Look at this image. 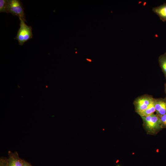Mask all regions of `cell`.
Here are the masks:
<instances>
[{
    "label": "cell",
    "instance_id": "cell-1",
    "mask_svg": "<svg viewBox=\"0 0 166 166\" xmlns=\"http://www.w3.org/2000/svg\"><path fill=\"white\" fill-rule=\"evenodd\" d=\"M19 18L20 21V28L14 39L18 40L19 45H23L25 42L32 38V27L27 25L22 19Z\"/></svg>",
    "mask_w": 166,
    "mask_h": 166
},
{
    "label": "cell",
    "instance_id": "cell-2",
    "mask_svg": "<svg viewBox=\"0 0 166 166\" xmlns=\"http://www.w3.org/2000/svg\"><path fill=\"white\" fill-rule=\"evenodd\" d=\"M7 13L16 16L26 22L22 4L19 0H7Z\"/></svg>",
    "mask_w": 166,
    "mask_h": 166
},
{
    "label": "cell",
    "instance_id": "cell-3",
    "mask_svg": "<svg viewBox=\"0 0 166 166\" xmlns=\"http://www.w3.org/2000/svg\"><path fill=\"white\" fill-rule=\"evenodd\" d=\"M144 126L150 133H154L162 127L159 116L154 113L147 117H141Z\"/></svg>",
    "mask_w": 166,
    "mask_h": 166
},
{
    "label": "cell",
    "instance_id": "cell-4",
    "mask_svg": "<svg viewBox=\"0 0 166 166\" xmlns=\"http://www.w3.org/2000/svg\"><path fill=\"white\" fill-rule=\"evenodd\" d=\"M8 153V158H0V166H22L23 160L19 157L17 152L13 153L9 151Z\"/></svg>",
    "mask_w": 166,
    "mask_h": 166
},
{
    "label": "cell",
    "instance_id": "cell-5",
    "mask_svg": "<svg viewBox=\"0 0 166 166\" xmlns=\"http://www.w3.org/2000/svg\"><path fill=\"white\" fill-rule=\"evenodd\" d=\"M152 97L144 95L136 98L134 101L135 110L139 114L144 111L154 100Z\"/></svg>",
    "mask_w": 166,
    "mask_h": 166
},
{
    "label": "cell",
    "instance_id": "cell-6",
    "mask_svg": "<svg viewBox=\"0 0 166 166\" xmlns=\"http://www.w3.org/2000/svg\"><path fill=\"white\" fill-rule=\"evenodd\" d=\"M155 111L158 116L166 114V97L154 99Z\"/></svg>",
    "mask_w": 166,
    "mask_h": 166
},
{
    "label": "cell",
    "instance_id": "cell-7",
    "mask_svg": "<svg viewBox=\"0 0 166 166\" xmlns=\"http://www.w3.org/2000/svg\"><path fill=\"white\" fill-rule=\"evenodd\" d=\"M152 11L162 21L166 22V3L153 8Z\"/></svg>",
    "mask_w": 166,
    "mask_h": 166
},
{
    "label": "cell",
    "instance_id": "cell-8",
    "mask_svg": "<svg viewBox=\"0 0 166 166\" xmlns=\"http://www.w3.org/2000/svg\"><path fill=\"white\" fill-rule=\"evenodd\" d=\"M155 111L154 100L149 105L147 109L139 115L141 117H147L154 113Z\"/></svg>",
    "mask_w": 166,
    "mask_h": 166
},
{
    "label": "cell",
    "instance_id": "cell-9",
    "mask_svg": "<svg viewBox=\"0 0 166 166\" xmlns=\"http://www.w3.org/2000/svg\"><path fill=\"white\" fill-rule=\"evenodd\" d=\"M158 61L160 66L166 78V52L159 56Z\"/></svg>",
    "mask_w": 166,
    "mask_h": 166
},
{
    "label": "cell",
    "instance_id": "cell-10",
    "mask_svg": "<svg viewBox=\"0 0 166 166\" xmlns=\"http://www.w3.org/2000/svg\"><path fill=\"white\" fill-rule=\"evenodd\" d=\"M7 0H0V12L7 13Z\"/></svg>",
    "mask_w": 166,
    "mask_h": 166
},
{
    "label": "cell",
    "instance_id": "cell-11",
    "mask_svg": "<svg viewBox=\"0 0 166 166\" xmlns=\"http://www.w3.org/2000/svg\"><path fill=\"white\" fill-rule=\"evenodd\" d=\"M158 116L160 118L162 126H166V114Z\"/></svg>",
    "mask_w": 166,
    "mask_h": 166
},
{
    "label": "cell",
    "instance_id": "cell-12",
    "mask_svg": "<svg viewBox=\"0 0 166 166\" xmlns=\"http://www.w3.org/2000/svg\"><path fill=\"white\" fill-rule=\"evenodd\" d=\"M22 166H33L29 163L26 161L23 160V163Z\"/></svg>",
    "mask_w": 166,
    "mask_h": 166
},
{
    "label": "cell",
    "instance_id": "cell-13",
    "mask_svg": "<svg viewBox=\"0 0 166 166\" xmlns=\"http://www.w3.org/2000/svg\"><path fill=\"white\" fill-rule=\"evenodd\" d=\"M165 90H166V83L165 85Z\"/></svg>",
    "mask_w": 166,
    "mask_h": 166
},
{
    "label": "cell",
    "instance_id": "cell-14",
    "mask_svg": "<svg viewBox=\"0 0 166 166\" xmlns=\"http://www.w3.org/2000/svg\"><path fill=\"white\" fill-rule=\"evenodd\" d=\"M116 166H120V164H118V165H117Z\"/></svg>",
    "mask_w": 166,
    "mask_h": 166
},
{
    "label": "cell",
    "instance_id": "cell-15",
    "mask_svg": "<svg viewBox=\"0 0 166 166\" xmlns=\"http://www.w3.org/2000/svg\"><path fill=\"white\" fill-rule=\"evenodd\" d=\"M165 94H166V90H165Z\"/></svg>",
    "mask_w": 166,
    "mask_h": 166
}]
</instances>
